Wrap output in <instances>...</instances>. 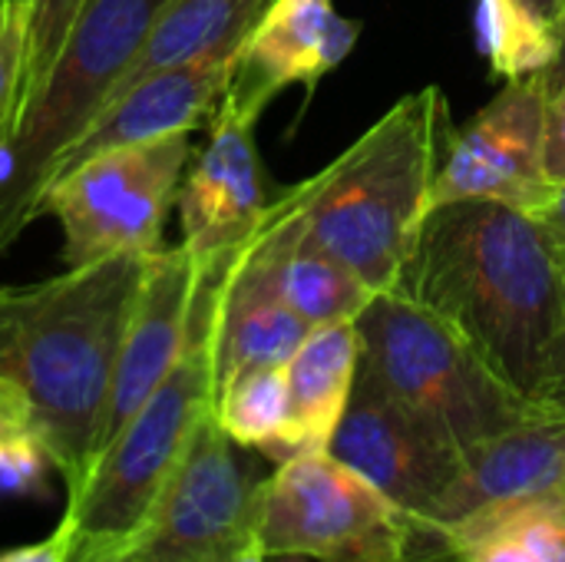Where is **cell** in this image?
<instances>
[{
  "instance_id": "3957f363",
  "label": "cell",
  "mask_w": 565,
  "mask_h": 562,
  "mask_svg": "<svg viewBox=\"0 0 565 562\" xmlns=\"http://www.w3.org/2000/svg\"><path fill=\"white\" fill-rule=\"evenodd\" d=\"M450 126L444 89L424 86L397 99L338 159L275 202L374 295L387 291L424 222Z\"/></svg>"
},
{
  "instance_id": "ffe728a7",
  "label": "cell",
  "mask_w": 565,
  "mask_h": 562,
  "mask_svg": "<svg viewBox=\"0 0 565 562\" xmlns=\"http://www.w3.org/2000/svg\"><path fill=\"white\" fill-rule=\"evenodd\" d=\"M437 562H565V497H523L470 513L444 530Z\"/></svg>"
},
{
  "instance_id": "9c48e42d",
  "label": "cell",
  "mask_w": 565,
  "mask_h": 562,
  "mask_svg": "<svg viewBox=\"0 0 565 562\" xmlns=\"http://www.w3.org/2000/svg\"><path fill=\"white\" fill-rule=\"evenodd\" d=\"M258 484L209 411L122 562H245L258 543Z\"/></svg>"
},
{
  "instance_id": "2e32d148",
  "label": "cell",
  "mask_w": 565,
  "mask_h": 562,
  "mask_svg": "<svg viewBox=\"0 0 565 562\" xmlns=\"http://www.w3.org/2000/svg\"><path fill=\"white\" fill-rule=\"evenodd\" d=\"M543 494L565 497V414L550 407L467 454L463 470L447 494L430 537L414 553V562H437L444 530L470 513Z\"/></svg>"
},
{
  "instance_id": "6da1fadb",
  "label": "cell",
  "mask_w": 565,
  "mask_h": 562,
  "mask_svg": "<svg viewBox=\"0 0 565 562\" xmlns=\"http://www.w3.org/2000/svg\"><path fill=\"white\" fill-rule=\"evenodd\" d=\"M460 328L533 397L563 318V242L503 202H450L424 215L394 288Z\"/></svg>"
},
{
  "instance_id": "d6986e66",
  "label": "cell",
  "mask_w": 565,
  "mask_h": 562,
  "mask_svg": "<svg viewBox=\"0 0 565 562\" xmlns=\"http://www.w3.org/2000/svg\"><path fill=\"white\" fill-rule=\"evenodd\" d=\"M361 368V335L354 321L321 325L288 361V427L271 460L328 450Z\"/></svg>"
},
{
  "instance_id": "7c38bea8",
  "label": "cell",
  "mask_w": 565,
  "mask_h": 562,
  "mask_svg": "<svg viewBox=\"0 0 565 562\" xmlns=\"http://www.w3.org/2000/svg\"><path fill=\"white\" fill-rule=\"evenodd\" d=\"M255 123V113L222 99L212 113L209 142L182 179V248L199 272L228 265L258 232L271 205L265 195Z\"/></svg>"
},
{
  "instance_id": "30bf717a",
  "label": "cell",
  "mask_w": 565,
  "mask_h": 562,
  "mask_svg": "<svg viewBox=\"0 0 565 562\" xmlns=\"http://www.w3.org/2000/svg\"><path fill=\"white\" fill-rule=\"evenodd\" d=\"M328 454L371 480L411 517L414 537L407 562H414V553L430 537L434 520L467 460L450 437L391 397L364 364L358 368L348 411L328 444Z\"/></svg>"
},
{
  "instance_id": "4fadbf2b",
  "label": "cell",
  "mask_w": 565,
  "mask_h": 562,
  "mask_svg": "<svg viewBox=\"0 0 565 562\" xmlns=\"http://www.w3.org/2000/svg\"><path fill=\"white\" fill-rule=\"evenodd\" d=\"M195 291H199V268L182 245L146 255L139 291L122 335L109 401H106L99 454L129 424V417L152 397V391L169 378V371L182 358L192 328Z\"/></svg>"
},
{
  "instance_id": "ba28073f",
  "label": "cell",
  "mask_w": 565,
  "mask_h": 562,
  "mask_svg": "<svg viewBox=\"0 0 565 562\" xmlns=\"http://www.w3.org/2000/svg\"><path fill=\"white\" fill-rule=\"evenodd\" d=\"M192 159L189 132L106 149L63 172L43 195L40 215L63 229L66 268L113 255H152Z\"/></svg>"
},
{
  "instance_id": "484cf974",
  "label": "cell",
  "mask_w": 565,
  "mask_h": 562,
  "mask_svg": "<svg viewBox=\"0 0 565 562\" xmlns=\"http://www.w3.org/2000/svg\"><path fill=\"white\" fill-rule=\"evenodd\" d=\"M26 36H30V7L23 3L0 7V129H13L23 103Z\"/></svg>"
},
{
  "instance_id": "7402d4cb",
  "label": "cell",
  "mask_w": 565,
  "mask_h": 562,
  "mask_svg": "<svg viewBox=\"0 0 565 562\" xmlns=\"http://www.w3.org/2000/svg\"><path fill=\"white\" fill-rule=\"evenodd\" d=\"M477 43L497 76L523 79L553 66L563 30L546 23L523 0H473Z\"/></svg>"
},
{
  "instance_id": "d4e9b609",
  "label": "cell",
  "mask_w": 565,
  "mask_h": 562,
  "mask_svg": "<svg viewBox=\"0 0 565 562\" xmlns=\"http://www.w3.org/2000/svg\"><path fill=\"white\" fill-rule=\"evenodd\" d=\"M53 457L33 431L13 434L0 444V497L40 500L50 490Z\"/></svg>"
},
{
  "instance_id": "8fae6325",
  "label": "cell",
  "mask_w": 565,
  "mask_h": 562,
  "mask_svg": "<svg viewBox=\"0 0 565 562\" xmlns=\"http://www.w3.org/2000/svg\"><path fill=\"white\" fill-rule=\"evenodd\" d=\"M546 96L540 73L510 79L470 123L450 126L424 215L470 199L533 212L553 189L543 172Z\"/></svg>"
},
{
  "instance_id": "cb8c5ba5",
  "label": "cell",
  "mask_w": 565,
  "mask_h": 562,
  "mask_svg": "<svg viewBox=\"0 0 565 562\" xmlns=\"http://www.w3.org/2000/svg\"><path fill=\"white\" fill-rule=\"evenodd\" d=\"M86 0H33L30 3V36H26V73H23V99L43 83L73 20L79 17Z\"/></svg>"
},
{
  "instance_id": "4dcf8cb0",
  "label": "cell",
  "mask_w": 565,
  "mask_h": 562,
  "mask_svg": "<svg viewBox=\"0 0 565 562\" xmlns=\"http://www.w3.org/2000/svg\"><path fill=\"white\" fill-rule=\"evenodd\" d=\"M533 219H540L556 238H563L565 242V182L563 185H553L550 189V195L530 212Z\"/></svg>"
},
{
  "instance_id": "5b68a950",
  "label": "cell",
  "mask_w": 565,
  "mask_h": 562,
  "mask_svg": "<svg viewBox=\"0 0 565 562\" xmlns=\"http://www.w3.org/2000/svg\"><path fill=\"white\" fill-rule=\"evenodd\" d=\"M354 325L377 384L463 454L543 411L460 328L401 291H377Z\"/></svg>"
},
{
  "instance_id": "ac0fdd59",
  "label": "cell",
  "mask_w": 565,
  "mask_h": 562,
  "mask_svg": "<svg viewBox=\"0 0 565 562\" xmlns=\"http://www.w3.org/2000/svg\"><path fill=\"white\" fill-rule=\"evenodd\" d=\"M315 331L258 275L228 262L212 308V368L215 394L252 368H285Z\"/></svg>"
},
{
  "instance_id": "7a4b0ae2",
  "label": "cell",
  "mask_w": 565,
  "mask_h": 562,
  "mask_svg": "<svg viewBox=\"0 0 565 562\" xmlns=\"http://www.w3.org/2000/svg\"><path fill=\"white\" fill-rule=\"evenodd\" d=\"M146 255H113L36 285L0 288V378L30 404L66 500L99 457L106 401Z\"/></svg>"
},
{
  "instance_id": "d590c367",
  "label": "cell",
  "mask_w": 565,
  "mask_h": 562,
  "mask_svg": "<svg viewBox=\"0 0 565 562\" xmlns=\"http://www.w3.org/2000/svg\"><path fill=\"white\" fill-rule=\"evenodd\" d=\"M119 562H122V560H119Z\"/></svg>"
},
{
  "instance_id": "9a60e30c",
  "label": "cell",
  "mask_w": 565,
  "mask_h": 562,
  "mask_svg": "<svg viewBox=\"0 0 565 562\" xmlns=\"http://www.w3.org/2000/svg\"><path fill=\"white\" fill-rule=\"evenodd\" d=\"M361 26L334 0H275L238 50L225 103L255 116L295 83L315 86L358 43Z\"/></svg>"
},
{
  "instance_id": "e575fe53",
  "label": "cell",
  "mask_w": 565,
  "mask_h": 562,
  "mask_svg": "<svg viewBox=\"0 0 565 562\" xmlns=\"http://www.w3.org/2000/svg\"><path fill=\"white\" fill-rule=\"evenodd\" d=\"M268 562V560H265ZM275 562H298V556H275Z\"/></svg>"
},
{
  "instance_id": "f1b7e54d",
  "label": "cell",
  "mask_w": 565,
  "mask_h": 562,
  "mask_svg": "<svg viewBox=\"0 0 565 562\" xmlns=\"http://www.w3.org/2000/svg\"><path fill=\"white\" fill-rule=\"evenodd\" d=\"M66 556H70V523L60 520V527L46 540L13 547V550L0 553V562H66Z\"/></svg>"
},
{
  "instance_id": "83f0119b",
  "label": "cell",
  "mask_w": 565,
  "mask_h": 562,
  "mask_svg": "<svg viewBox=\"0 0 565 562\" xmlns=\"http://www.w3.org/2000/svg\"><path fill=\"white\" fill-rule=\"evenodd\" d=\"M546 129H543V172L550 185L565 182V83L546 86Z\"/></svg>"
},
{
  "instance_id": "d6a6232c",
  "label": "cell",
  "mask_w": 565,
  "mask_h": 562,
  "mask_svg": "<svg viewBox=\"0 0 565 562\" xmlns=\"http://www.w3.org/2000/svg\"><path fill=\"white\" fill-rule=\"evenodd\" d=\"M540 76H543V83H546V86H563L565 83V17H563V46H559V56H556V60H553V66H550V70H543Z\"/></svg>"
},
{
  "instance_id": "44dd1931",
  "label": "cell",
  "mask_w": 565,
  "mask_h": 562,
  "mask_svg": "<svg viewBox=\"0 0 565 562\" xmlns=\"http://www.w3.org/2000/svg\"><path fill=\"white\" fill-rule=\"evenodd\" d=\"M271 3L275 0H169L109 99L162 66L242 46Z\"/></svg>"
},
{
  "instance_id": "4316f807",
  "label": "cell",
  "mask_w": 565,
  "mask_h": 562,
  "mask_svg": "<svg viewBox=\"0 0 565 562\" xmlns=\"http://www.w3.org/2000/svg\"><path fill=\"white\" fill-rule=\"evenodd\" d=\"M563 242V238H559ZM533 401H540L543 407L565 414V242H563V318L556 328V338L546 351L540 381L533 388Z\"/></svg>"
},
{
  "instance_id": "e0dca14e",
  "label": "cell",
  "mask_w": 565,
  "mask_h": 562,
  "mask_svg": "<svg viewBox=\"0 0 565 562\" xmlns=\"http://www.w3.org/2000/svg\"><path fill=\"white\" fill-rule=\"evenodd\" d=\"M235 262L258 275L315 328L354 321L374 298V291L351 268L321 252L278 202L268 205L258 232L245 242Z\"/></svg>"
},
{
  "instance_id": "8992f818",
  "label": "cell",
  "mask_w": 565,
  "mask_h": 562,
  "mask_svg": "<svg viewBox=\"0 0 565 562\" xmlns=\"http://www.w3.org/2000/svg\"><path fill=\"white\" fill-rule=\"evenodd\" d=\"M169 0H86L43 83L20 103L0 189V258L40 215L60 159L89 129Z\"/></svg>"
},
{
  "instance_id": "836d02e7",
  "label": "cell",
  "mask_w": 565,
  "mask_h": 562,
  "mask_svg": "<svg viewBox=\"0 0 565 562\" xmlns=\"http://www.w3.org/2000/svg\"><path fill=\"white\" fill-rule=\"evenodd\" d=\"M10 3H23V7H30L33 0H0V7H10Z\"/></svg>"
},
{
  "instance_id": "52a82bcc",
  "label": "cell",
  "mask_w": 565,
  "mask_h": 562,
  "mask_svg": "<svg viewBox=\"0 0 565 562\" xmlns=\"http://www.w3.org/2000/svg\"><path fill=\"white\" fill-rule=\"evenodd\" d=\"M411 517L328 450L295 454L258 484V543L268 560L407 562Z\"/></svg>"
},
{
  "instance_id": "603a6c76",
  "label": "cell",
  "mask_w": 565,
  "mask_h": 562,
  "mask_svg": "<svg viewBox=\"0 0 565 562\" xmlns=\"http://www.w3.org/2000/svg\"><path fill=\"white\" fill-rule=\"evenodd\" d=\"M285 368H252L215 394V421L235 447H255L271 457L281 444L288 427Z\"/></svg>"
},
{
  "instance_id": "277c9868",
  "label": "cell",
  "mask_w": 565,
  "mask_h": 562,
  "mask_svg": "<svg viewBox=\"0 0 565 562\" xmlns=\"http://www.w3.org/2000/svg\"><path fill=\"white\" fill-rule=\"evenodd\" d=\"M225 268L228 265L199 272L182 358L129 424L106 444L79 497L66 500V562H119L136 547L202 417L215 411L212 308Z\"/></svg>"
},
{
  "instance_id": "1f68e13d",
  "label": "cell",
  "mask_w": 565,
  "mask_h": 562,
  "mask_svg": "<svg viewBox=\"0 0 565 562\" xmlns=\"http://www.w3.org/2000/svg\"><path fill=\"white\" fill-rule=\"evenodd\" d=\"M526 7H533L546 23L559 26L563 30V17H565V0H523Z\"/></svg>"
},
{
  "instance_id": "f546056e",
  "label": "cell",
  "mask_w": 565,
  "mask_h": 562,
  "mask_svg": "<svg viewBox=\"0 0 565 562\" xmlns=\"http://www.w3.org/2000/svg\"><path fill=\"white\" fill-rule=\"evenodd\" d=\"M33 431L30 424V404L20 394V388H13L10 381L0 378V444L13 434Z\"/></svg>"
},
{
  "instance_id": "5bb4252c",
  "label": "cell",
  "mask_w": 565,
  "mask_h": 562,
  "mask_svg": "<svg viewBox=\"0 0 565 562\" xmlns=\"http://www.w3.org/2000/svg\"><path fill=\"white\" fill-rule=\"evenodd\" d=\"M238 50H215L189 63L162 66L122 93H116L89 123V129L70 146V152L60 159L53 182L70 172L73 166L119 146L152 142L179 132H192L202 119H212L215 106L222 103L232 70L238 63ZM50 182V185H53Z\"/></svg>"
}]
</instances>
